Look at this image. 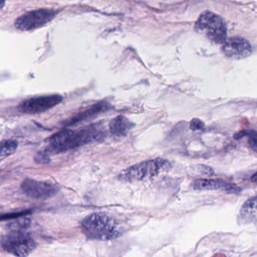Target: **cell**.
<instances>
[{"label": "cell", "mask_w": 257, "mask_h": 257, "mask_svg": "<svg viewBox=\"0 0 257 257\" xmlns=\"http://www.w3.org/2000/svg\"><path fill=\"white\" fill-rule=\"evenodd\" d=\"M19 144L13 140H6L0 143V156H9L16 153Z\"/></svg>", "instance_id": "14"}, {"label": "cell", "mask_w": 257, "mask_h": 257, "mask_svg": "<svg viewBox=\"0 0 257 257\" xmlns=\"http://www.w3.org/2000/svg\"><path fill=\"white\" fill-rule=\"evenodd\" d=\"M6 2H7V0H0V9L4 8Z\"/></svg>", "instance_id": "18"}, {"label": "cell", "mask_w": 257, "mask_h": 257, "mask_svg": "<svg viewBox=\"0 0 257 257\" xmlns=\"http://www.w3.org/2000/svg\"><path fill=\"white\" fill-rule=\"evenodd\" d=\"M256 196L249 198L246 200L239 213V221L242 224H249L256 221Z\"/></svg>", "instance_id": "13"}, {"label": "cell", "mask_w": 257, "mask_h": 257, "mask_svg": "<svg viewBox=\"0 0 257 257\" xmlns=\"http://www.w3.org/2000/svg\"><path fill=\"white\" fill-rule=\"evenodd\" d=\"M256 172L254 173L252 177H251V181L253 182V183H256Z\"/></svg>", "instance_id": "17"}, {"label": "cell", "mask_w": 257, "mask_h": 257, "mask_svg": "<svg viewBox=\"0 0 257 257\" xmlns=\"http://www.w3.org/2000/svg\"><path fill=\"white\" fill-rule=\"evenodd\" d=\"M246 137H248V143H249V147L255 153L257 149L256 132L254 130H248Z\"/></svg>", "instance_id": "15"}, {"label": "cell", "mask_w": 257, "mask_h": 257, "mask_svg": "<svg viewBox=\"0 0 257 257\" xmlns=\"http://www.w3.org/2000/svg\"><path fill=\"white\" fill-rule=\"evenodd\" d=\"M82 230L90 239L108 240L117 238L122 234L118 222L103 212L91 213L82 222Z\"/></svg>", "instance_id": "1"}, {"label": "cell", "mask_w": 257, "mask_h": 257, "mask_svg": "<svg viewBox=\"0 0 257 257\" xmlns=\"http://www.w3.org/2000/svg\"><path fill=\"white\" fill-rule=\"evenodd\" d=\"M58 13V12L48 9L34 10L18 18L15 22V27L21 31H34L52 22Z\"/></svg>", "instance_id": "6"}, {"label": "cell", "mask_w": 257, "mask_h": 257, "mask_svg": "<svg viewBox=\"0 0 257 257\" xmlns=\"http://www.w3.org/2000/svg\"><path fill=\"white\" fill-rule=\"evenodd\" d=\"M192 188L195 190H222L229 194H238V186L221 179H200L193 182Z\"/></svg>", "instance_id": "10"}, {"label": "cell", "mask_w": 257, "mask_h": 257, "mask_svg": "<svg viewBox=\"0 0 257 257\" xmlns=\"http://www.w3.org/2000/svg\"><path fill=\"white\" fill-rule=\"evenodd\" d=\"M225 55L233 59H243L252 54V46L246 39L234 37L225 40L222 46Z\"/></svg>", "instance_id": "9"}, {"label": "cell", "mask_w": 257, "mask_h": 257, "mask_svg": "<svg viewBox=\"0 0 257 257\" xmlns=\"http://www.w3.org/2000/svg\"><path fill=\"white\" fill-rule=\"evenodd\" d=\"M135 127V123L124 115H118L109 123L110 133L115 137H125Z\"/></svg>", "instance_id": "12"}, {"label": "cell", "mask_w": 257, "mask_h": 257, "mask_svg": "<svg viewBox=\"0 0 257 257\" xmlns=\"http://www.w3.org/2000/svg\"><path fill=\"white\" fill-rule=\"evenodd\" d=\"M195 30L216 44H222L226 40L225 21L220 16L210 12H204L201 15L195 23Z\"/></svg>", "instance_id": "3"}, {"label": "cell", "mask_w": 257, "mask_h": 257, "mask_svg": "<svg viewBox=\"0 0 257 257\" xmlns=\"http://www.w3.org/2000/svg\"><path fill=\"white\" fill-rule=\"evenodd\" d=\"M85 135L82 129L75 131H63L53 135L49 139V146L47 151L52 153H60L71 149L77 148L85 145Z\"/></svg>", "instance_id": "5"}, {"label": "cell", "mask_w": 257, "mask_h": 257, "mask_svg": "<svg viewBox=\"0 0 257 257\" xmlns=\"http://www.w3.org/2000/svg\"><path fill=\"white\" fill-rule=\"evenodd\" d=\"M111 108H112V106L108 102H99V103L91 106V107L85 109L83 112L75 115L68 122H67V125H75L78 123L88 121V120L94 118V117L97 116L103 112H107Z\"/></svg>", "instance_id": "11"}, {"label": "cell", "mask_w": 257, "mask_h": 257, "mask_svg": "<svg viewBox=\"0 0 257 257\" xmlns=\"http://www.w3.org/2000/svg\"><path fill=\"white\" fill-rule=\"evenodd\" d=\"M62 100L63 97L59 94L40 96L25 100L19 106V109L24 113H41L55 107Z\"/></svg>", "instance_id": "7"}, {"label": "cell", "mask_w": 257, "mask_h": 257, "mask_svg": "<svg viewBox=\"0 0 257 257\" xmlns=\"http://www.w3.org/2000/svg\"><path fill=\"white\" fill-rule=\"evenodd\" d=\"M23 192L31 198L46 199L54 196L59 191L56 185L46 182L27 179L22 183Z\"/></svg>", "instance_id": "8"}, {"label": "cell", "mask_w": 257, "mask_h": 257, "mask_svg": "<svg viewBox=\"0 0 257 257\" xmlns=\"http://www.w3.org/2000/svg\"><path fill=\"white\" fill-rule=\"evenodd\" d=\"M191 130L192 131H203L205 127V124L199 118H194L191 121L190 125H189Z\"/></svg>", "instance_id": "16"}, {"label": "cell", "mask_w": 257, "mask_h": 257, "mask_svg": "<svg viewBox=\"0 0 257 257\" xmlns=\"http://www.w3.org/2000/svg\"><path fill=\"white\" fill-rule=\"evenodd\" d=\"M2 246L13 255L27 256L35 250L37 243L25 229H11L3 237Z\"/></svg>", "instance_id": "4"}, {"label": "cell", "mask_w": 257, "mask_h": 257, "mask_svg": "<svg viewBox=\"0 0 257 257\" xmlns=\"http://www.w3.org/2000/svg\"><path fill=\"white\" fill-rule=\"evenodd\" d=\"M171 168V164L168 160L157 158L123 170L118 175V179L124 182L142 181L156 177L160 173L168 171Z\"/></svg>", "instance_id": "2"}]
</instances>
